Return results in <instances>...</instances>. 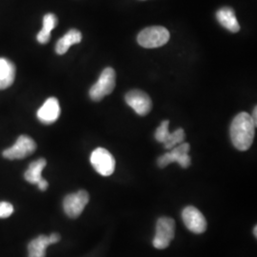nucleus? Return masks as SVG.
<instances>
[{"label":"nucleus","mask_w":257,"mask_h":257,"mask_svg":"<svg viewBox=\"0 0 257 257\" xmlns=\"http://www.w3.org/2000/svg\"><path fill=\"white\" fill-rule=\"evenodd\" d=\"M37 186H38V188H39L40 191L44 192V191H46L47 189H48L49 183H48V181L45 180L44 178H42V179L39 181V183L37 184Z\"/></svg>","instance_id":"nucleus-21"},{"label":"nucleus","mask_w":257,"mask_h":257,"mask_svg":"<svg viewBox=\"0 0 257 257\" xmlns=\"http://www.w3.org/2000/svg\"><path fill=\"white\" fill-rule=\"evenodd\" d=\"M37 150V143L33 138L28 136H20L17 142L12 147L3 151L2 156L6 159L16 160L23 159L33 155Z\"/></svg>","instance_id":"nucleus-6"},{"label":"nucleus","mask_w":257,"mask_h":257,"mask_svg":"<svg viewBox=\"0 0 257 257\" xmlns=\"http://www.w3.org/2000/svg\"><path fill=\"white\" fill-rule=\"evenodd\" d=\"M169 125H170L169 120H165L160 124V126L156 130L155 138L159 143H164L166 138H168V136L170 134Z\"/></svg>","instance_id":"nucleus-19"},{"label":"nucleus","mask_w":257,"mask_h":257,"mask_svg":"<svg viewBox=\"0 0 257 257\" xmlns=\"http://www.w3.org/2000/svg\"><path fill=\"white\" fill-rule=\"evenodd\" d=\"M125 100L128 106L141 116L147 115L153 107L151 97L146 92L139 90L130 91L125 96Z\"/></svg>","instance_id":"nucleus-10"},{"label":"nucleus","mask_w":257,"mask_h":257,"mask_svg":"<svg viewBox=\"0 0 257 257\" xmlns=\"http://www.w3.org/2000/svg\"><path fill=\"white\" fill-rule=\"evenodd\" d=\"M46 165V159L44 158H39L32 162L24 174V178L26 179V181L29 183L36 185L39 183V181L42 179V171L44 170Z\"/></svg>","instance_id":"nucleus-16"},{"label":"nucleus","mask_w":257,"mask_h":257,"mask_svg":"<svg viewBox=\"0 0 257 257\" xmlns=\"http://www.w3.org/2000/svg\"><path fill=\"white\" fill-rule=\"evenodd\" d=\"M14 212V207L9 202H0V218H7Z\"/></svg>","instance_id":"nucleus-20"},{"label":"nucleus","mask_w":257,"mask_h":257,"mask_svg":"<svg viewBox=\"0 0 257 257\" xmlns=\"http://www.w3.org/2000/svg\"><path fill=\"white\" fill-rule=\"evenodd\" d=\"M189 143H181L172 149L171 152L166 153L165 155L160 156L157 159V165L159 168H166L173 162H177L181 168L187 169L191 165V157L189 156L190 152Z\"/></svg>","instance_id":"nucleus-5"},{"label":"nucleus","mask_w":257,"mask_h":257,"mask_svg":"<svg viewBox=\"0 0 257 257\" xmlns=\"http://www.w3.org/2000/svg\"><path fill=\"white\" fill-rule=\"evenodd\" d=\"M57 25V18L54 14H47L43 18V28L37 34V41L40 44H47L51 39V32Z\"/></svg>","instance_id":"nucleus-17"},{"label":"nucleus","mask_w":257,"mask_h":257,"mask_svg":"<svg viewBox=\"0 0 257 257\" xmlns=\"http://www.w3.org/2000/svg\"><path fill=\"white\" fill-rule=\"evenodd\" d=\"M91 163L94 170L103 176H110L115 169L114 157L104 148H97L92 152Z\"/></svg>","instance_id":"nucleus-7"},{"label":"nucleus","mask_w":257,"mask_h":257,"mask_svg":"<svg viewBox=\"0 0 257 257\" xmlns=\"http://www.w3.org/2000/svg\"><path fill=\"white\" fill-rule=\"evenodd\" d=\"M255 127L248 113L245 111L238 113L232 120L230 128V139L233 146L241 152L248 150L254 139Z\"/></svg>","instance_id":"nucleus-1"},{"label":"nucleus","mask_w":257,"mask_h":257,"mask_svg":"<svg viewBox=\"0 0 257 257\" xmlns=\"http://www.w3.org/2000/svg\"><path fill=\"white\" fill-rule=\"evenodd\" d=\"M60 112L61 110L58 100L55 97H50L44 102L42 107L37 110V118L41 123L50 125L58 119Z\"/></svg>","instance_id":"nucleus-12"},{"label":"nucleus","mask_w":257,"mask_h":257,"mask_svg":"<svg viewBox=\"0 0 257 257\" xmlns=\"http://www.w3.org/2000/svg\"><path fill=\"white\" fill-rule=\"evenodd\" d=\"M81 40H82L81 33L78 30L72 29L65 35L64 37L57 41L55 46V52L57 55H64L68 52L70 47L73 46L74 44L80 43Z\"/></svg>","instance_id":"nucleus-15"},{"label":"nucleus","mask_w":257,"mask_h":257,"mask_svg":"<svg viewBox=\"0 0 257 257\" xmlns=\"http://www.w3.org/2000/svg\"><path fill=\"white\" fill-rule=\"evenodd\" d=\"M114 87L115 72L112 68H106L100 74L97 82L90 89V97L93 101H100L106 95L112 92Z\"/></svg>","instance_id":"nucleus-3"},{"label":"nucleus","mask_w":257,"mask_h":257,"mask_svg":"<svg viewBox=\"0 0 257 257\" xmlns=\"http://www.w3.org/2000/svg\"><path fill=\"white\" fill-rule=\"evenodd\" d=\"M89 193L83 190L78 191L77 193L68 194L63 201L65 213L71 218L78 217L89 203Z\"/></svg>","instance_id":"nucleus-8"},{"label":"nucleus","mask_w":257,"mask_h":257,"mask_svg":"<svg viewBox=\"0 0 257 257\" xmlns=\"http://www.w3.org/2000/svg\"><path fill=\"white\" fill-rule=\"evenodd\" d=\"M216 19L221 26L230 31V33H238L240 31L237 19L235 17L234 11L230 7H223L216 12Z\"/></svg>","instance_id":"nucleus-14"},{"label":"nucleus","mask_w":257,"mask_h":257,"mask_svg":"<svg viewBox=\"0 0 257 257\" xmlns=\"http://www.w3.org/2000/svg\"><path fill=\"white\" fill-rule=\"evenodd\" d=\"M61 239L59 233H52L50 236L39 235L33 239L28 245V257H46V248L49 245L55 244Z\"/></svg>","instance_id":"nucleus-11"},{"label":"nucleus","mask_w":257,"mask_h":257,"mask_svg":"<svg viewBox=\"0 0 257 257\" xmlns=\"http://www.w3.org/2000/svg\"><path fill=\"white\" fill-rule=\"evenodd\" d=\"M182 219L188 230L200 234L207 230V221L202 212L193 206H188L182 211Z\"/></svg>","instance_id":"nucleus-9"},{"label":"nucleus","mask_w":257,"mask_h":257,"mask_svg":"<svg viewBox=\"0 0 257 257\" xmlns=\"http://www.w3.org/2000/svg\"><path fill=\"white\" fill-rule=\"evenodd\" d=\"M256 112V107H254V109H253V110H252V115H250V116H251V119H252V121H253V123H254V125H255V126H256L257 123Z\"/></svg>","instance_id":"nucleus-22"},{"label":"nucleus","mask_w":257,"mask_h":257,"mask_svg":"<svg viewBox=\"0 0 257 257\" xmlns=\"http://www.w3.org/2000/svg\"><path fill=\"white\" fill-rule=\"evenodd\" d=\"M169 40L170 33L165 27L162 26L145 28L138 36V44L147 49H155L164 46Z\"/></svg>","instance_id":"nucleus-2"},{"label":"nucleus","mask_w":257,"mask_h":257,"mask_svg":"<svg viewBox=\"0 0 257 257\" xmlns=\"http://www.w3.org/2000/svg\"><path fill=\"white\" fill-rule=\"evenodd\" d=\"M175 234V220L171 217H160L156 222V236L153 241L154 247L158 249L168 248Z\"/></svg>","instance_id":"nucleus-4"},{"label":"nucleus","mask_w":257,"mask_h":257,"mask_svg":"<svg viewBox=\"0 0 257 257\" xmlns=\"http://www.w3.org/2000/svg\"><path fill=\"white\" fill-rule=\"evenodd\" d=\"M257 226H254V228H253V234H254V236L257 237Z\"/></svg>","instance_id":"nucleus-23"},{"label":"nucleus","mask_w":257,"mask_h":257,"mask_svg":"<svg viewBox=\"0 0 257 257\" xmlns=\"http://www.w3.org/2000/svg\"><path fill=\"white\" fill-rule=\"evenodd\" d=\"M16 65L11 60L0 57V90L11 87L16 78Z\"/></svg>","instance_id":"nucleus-13"},{"label":"nucleus","mask_w":257,"mask_h":257,"mask_svg":"<svg viewBox=\"0 0 257 257\" xmlns=\"http://www.w3.org/2000/svg\"><path fill=\"white\" fill-rule=\"evenodd\" d=\"M186 138V135L183 128H177L174 133H170L168 138H166L164 141V147L167 150H172L175 146L183 143Z\"/></svg>","instance_id":"nucleus-18"}]
</instances>
